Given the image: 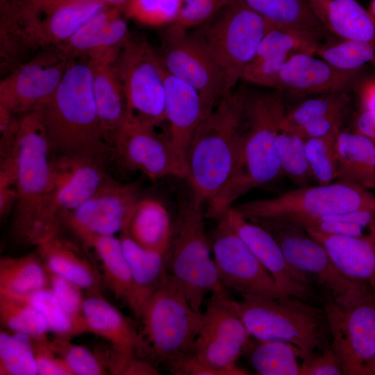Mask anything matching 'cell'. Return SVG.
<instances>
[{
  "instance_id": "cell-31",
  "label": "cell",
  "mask_w": 375,
  "mask_h": 375,
  "mask_svg": "<svg viewBox=\"0 0 375 375\" xmlns=\"http://www.w3.org/2000/svg\"><path fill=\"white\" fill-rule=\"evenodd\" d=\"M119 239L134 284L138 319L147 299L158 289L167 274V256L135 242L124 228Z\"/></svg>"
},
{
  "instance_id": "cell-43",
  "label": "cell",
  "mask_w": 375,
  "mask_h": 375,
  "mask_svg": "<svg viewBox=\"0 0 375 375\" xmlns=\"http://www.w3.org/2000/svg\"><path fill=\"white\" fill-rule=\"evenodd\" d=\"M341 128L329 134L306 140V153L314 181L326 185L337 181V137Z\"/></svg>"
},
{
  "instance_id": "cell-54",
  "label": "cell",
  "mask_w": 375,
  "mask_h": 375,
  "mask_svg": "<svg viewBox=\"0 0 375 375\" xmlns=\"http://www.w3.org/2000/svg\"><path fill=\"white\" fill-rule=\"evenodd\" d=\"M20 116L0 105V162L12 156Z\"/></svg>"
},
{
  "instance_id": "cell-4",
  "label": "cell",
  "mask_w": 375,
  "mask_h": 375,
  "mask_svg": "<svg viewBox=\"0 0 375 375\" xmlns=\"http://www.w3.org/2000/svg\"><path fill=\"white\" fill-rule=\"evenodd\" d=\"M41 111L52 154L105 158L109 147L101 128L87 58L70 62Z\"/></svg>"
},
{
  "instance_id": "cell-57",
  "label": "cell",
  "mask_w": 375,
  "mask_h": 375,
  "mask_svg": "<svg viewBox=\"0 0 375 375\" xmlns=\"http://www.w3.org/2000/svg\"><path fill=\"white\" fill-rule=\"evenodd\" d=\"M159 372L152 362L137 356L131 358L121 375H158Z\"/></svg>"
},
{
  "instance_id": "cell-21",
  "label": "cell",
  "mask_w": 375,
  "mask_h": 375,
  "mask_svg": "<svg viewBox=\"0 0 375 375\" xmlns=\"http://www.w3.org/2000/svg\"><path fill=\"white\" fill-rule=\"evenodd\" d=\"M224 215L285 294L307 301L315 297L312 278L297 272L288 263L278 243L267 229L244 217L234 207Z\"/></svg>"
},
{
  "instance_id": "cell-2",
  "label": "cell",
  "mask_w": 375,
  "mask_h": 375,
  "mask_svg": "<svg viewBox=\"0 0 375 375\" xmlns=\"http://www.w3.org/2000/svg\"><path fill=\"white\" fill-rule=\"evenodd\" d=\"M1 62L17 66L57 46L108 6L100 0H0Z\"/></svg>"
},
{
  "instance_id": "cell-6",
  "label": "cell",
  "mask_w": 375,
  "mask_h": 375,
  "mask_svg": "<svg viewBox=\"0 0 375 375\" xmlns=\"http://www.w3.org/2000/svg\"><path fill=\"white\" fill-rule=\"evenodd\" d=\"M201 318L202 312L192 308L181 287L167 273L138 318L136 356L153 364H167L190 350Z\"/></svg>"
},
{
  "instance_id": "cell-51",
  "label": "cell",
  "mask_w": 375,
  "mask_h": 375,
  "mask_svg": "<svg viewBox=\"0 0 375 375\" xmlns=\"http://www.w3.org/2000/svg\"><path fill=\"white\" fill-rule=\"evenodd\" d=\"M343 374L338 357L331 343L321 351L310 353L302 358L300 375Z\"/></svg>"
},
{
  "instance_id": "cell-44",
  "label": "cell",
  "mask_w": 375,
  "mask_h": 375,
  "mask_svg": "<svg viewBox=\"0 0 375 375\" xmlns=\"http://www.w3.org/2000/svg\"><path fill=\"white\" fill-rule=\"evenodd\" d=\"M70 338L56 336L51 340L54 350L64 360L72 375L109 374L106 360L88 348L71 343Z\"/></svg>"
},
{
  "instance_id": "cell-49",
  "label": "cell",
  "mask_w": 375,
  "mask_h": 375,
  "mask_svg": "<svg viewBox=\"0 0 375 375\" xmlns=\"http://www.w3.org/2000/svg\"><path fill=\"white\" fill-rule=\"evenodd\" d=\"M183 5L176 21L171 25L188 30L197 27L211 19L228 0H182Z\"/></svg>"
},
{
  "instance_id": "cell-50",
  "label": "cell",
  "mask_w": 375,
  "mask_h": 375,
  "mask_svg": "<svg viewBox=\"0 0 375 375\" xmlns=\"http://www.w3.org/2000/svg\"><path fill=\"white\" fill-rule=\"evenodd\" d=\"M32 340L38 375H72L47 337Z\"/></svg>"
},
{
  "instance_id": "cell-40",
  "label": "cell",
  "mask_w": 375,
  "mask_h": 375,
  "mask_svg": "<svg viewBox=\"0 0 375 375\" xmlns=\"http://www.w3.org/2000/svg\"><path fill=\"white\" fill-rule=\"evenodd\" d=\"M9 331L0 332V374H38L32 338Z\"/></svg>"
},
{
  "instance_id": "cell-8",
  "label": "cell",
  "mask_w": 375,
  "mask_h": 375,
  "mask_svg": "<svg viewBox=\"0 0 375 375\" xmlns=\"http://www.w3.org/2000/svg\"><path fill=\"white\" fill-rule=\"evenodd\" d=\"M111 177L105 158L72 154L51 157L48 188L39 208L30 245L60 233L63 219L96 192Z\"/></svg>"
},
{
  "instance_id": "cell-20",
  "label": "cell",
  "mask_w": 375,
  "mask_h": 375,
  "mask_svg": "<svg viewBox=\"0 0 375 375\" xmlns=\"http://www.w3.org/2000/svg\"><path fill=\"white\" fill-rule=\"evenodd\" d=\"M140 199L135 183L122 184L112 178L63 219L78 238L115 235L126 225Z\"/></svg>"
},
{
  "instance_id": "cell-55",
  "label": "cell",
  "mask_w": 375,
  "mask_h": 375,
  "mask_svg": "<svg viewBox=\"0 0 375 375\" xmlns=\"http://www.w3.org/2000/svg\"><path fill=\"white\" fill-rule=\"evenodd\" d=\"M345 113L332 115L312 122L292 132L304 140L326 135L337 128H341Z\"/></svg>"
},
{
  "instance_id": "cell-1",
  "label": "cell",
  "mask_w": 375,
  "mask_h": 375,
  "mask_svg": "<svg viewBox=\"0 0 375 375\" xmlns=\"http://www.w3.org/2000/svg\"><path fill=\"white\" fill-rule=\"evenodd\" d=\"M286 108L282 93L247 92L244 126L231 176L208 203V217L217 219L251 190L282 176L276 140Z\"/></svg>"
},
{
  "instance_id": "cell-37",
  "label": "cell",
  "mask_w": 375,
  "mask_h": 375,
  "mask_svg": "<svg viewBox=\"0 0 375 375\" xmlns=\"http://www.w3.org/2000/svg\"><path fill=\"white\" fill-rule=\"evenodd\" d=\"M315 56L344 71L361 70L367 63L375 67V44L367 41L333 37L322 42Z\"/></svg>"
},
{
  "instance_id": "cell-62",
  "label": "cell",
  "mask_w": 375,
  "mask_h": 375,
  "mask_svg": "<svg viewBox=\"0 0 375 375\" xmlns=\"http://www.w3.org/2000/svg\"><path fill=\"white\" fill-rule=\"evenodd\" d=\"M373 375H375V363L373 368Z\"/></svg>"
},
{
  "instance_id": "cell-39",
  "label": "cell",
  "mask_w": 375,
  "mask_h": 375,
  "mask_svg": "<svg viewBox=\"0 0 375 375\" xmlns=\"http://www.w3.org/2000/svg\"><path fill=\"white\" fill-rule=\"evenodd\" d=\"M0 322L10 331L32 338L47 337L49 325L43 315L24 300L0 294Z\"/></svg>"
},
{
  "instance_id": "cell-27",
  "label": "cell",
  "mask_w": 375,
  "mask_h": 375,
  "mask_svg": "<svg viewBox=\"0 0 375 375\" xmlns=\"http://www.w3.org/2000/svg\"><path fill=\"white\" fill-rule=\"evenodd\" d=\"M36 251L47 270L75 283L88 295L101 296V273L75 242L59 233L38 244Z\"/></svg>"
},
{
  "instance_id": "cell-23",
  "label": "cell",
  "mask_w": 375,
  "mask_h": 375,
  "mask_svg": "<svg viewBox=\"0 0 375 375\" xmlns=\"http://www.w3.org/2000/svg\"><path fill=\"white\" fill-rule=\"evenodd\" d=\"M83 310L88 332L105 339L110 344V372L121 374L129 360L136 356V328L102 296L88 295Z\"/></svg>"
},
{
  "instance_id": "cell-52",
  "label": "cell",
  "mask_w": 375,
  "mask_h": 375,
  "mask_svg": "<svg viewBox=\"0 0 375 375\" xmlns=\"http://www.w3.org/2000/svg\"><path fill=\"white\" fill-rule=\"evenodd\" d=\"M297 224L308 231L340 236H362L368 232L371 226L367 228L357 224L333 219L328 216L306 219Z\"/></svg>"
},
{
  "instance_id": "cell-16",
  "label": "cell",
  "mask_w": 375,
  "mask_h": 375,
  "mask_svg": "<svg viewBox=\"0 0 375 375\" xmlns=\"http://www.w3.org/2000/svg\"><path fill=\"white\" fill-rule=\"evenodd\" d=\"M187 31L169 25L162 36L158 55L165 70L195 89L210 112L231 91L209 52Z\"/></svg>"
},
{
  "instance_id": "cell-5",
  "label": "cell",
  "mask_w": 375,
  "mask_h": 375,
  "mask_svg": "<svg viewBox=\"0 0 375 375\" xmlns=\"http://www.w3.org/2000/svg\"><path fill=\"white\" fill-rule=\"evenodd\" d=\"M234 304L251 338L291 343L305 356L321 351L331 343L323 306L288 294L242 296L241 301L234 300Z\"/></svg>"
},
{
  "instance_id": "cell-26",
  "label": "cell",
  "mask_w": 375,
  "mask_h": 375,
  "mask_svg": "<svg viewBox=\"0 0 375 375\" xmlns=\"http://www.w3.org/2000/svg\"><path fill=\"white\" fill-rule=\"evenodd\" d=\"M120 49L87 58L92 72V91L99 123L108 147L114 133L129 119L116 67Z\"/></svg>"
},
{
  "instance_id": "cell-42",
  "label": "cell",
  "mask_w": 375,
  "mask_h": 375,
  "mask_svg": "<svg viewBox=\"0 0 375 375\" xmlns=\"http://www.w3.org/2000/svg\"><path fill=\"white\" fill-rule=\"evenodd\" d=\"M306 140L295 133L281 131L276 140L282 175L299 187L314 181L306 153Z\"/></svg>"
},
{
  "instance_id": "cell-36",
  "label": "cell",
  "mask_w": 375,
  "mask_h": 375,
  "mask_svg": "<svg viewBox=\"0 0 375 375\" xmlns=\"http://www.w3.org/2000/svg\"><path fill=\"white\" fill-rule=\"evenodd\" d=\"M251 365L260 375H300L299 359L303 351L291 343L251 338L244 350Z\"/></svg>"
},
{
  "instance_id": "cell-34",
  "label": "cell",
  "mask_w": 375,
  "mask_h": 375,
  "mask_svg": "<svg viewBox=\"0 0 375 375\" xmlns=\"http://www.w3.org/2000/svg\"><path fill=\"white\" fill-rule=\"evenodd\" d=\"M262 17L271 26L310 33L323 39L328 33L314 15L307 0H229Z\"/></svg>"
},
{
  "instance_id": "cell-56",
  "label": "cell",
  "mask_w": 375,
  "mask_h": 375,
  "mask_svg": "<svg viewBox=\"0 0 375 375\" xmlns=\"http://www.w3.org/2000/svg\"><path fill=\"white\" fill-rule=\"evenodd\" d=\"M375 144V112L360 109L353 121V130Z\"/></svg>"
},
{
  "instance_id": "cell-25",
  "label": "cell",
  "mask_w": 375,
  "mask_h": 375,
  "mask_svg": "<svg viewBox=\"0 0 375 375\" xmlns=\"http://www.w3.org/2000/svg\"><path fill=\"white\" fill-rule=\"evenodd\" d=\"M166 121L174 150L185 165L192 139L208 112L201 96L192 86L165 70Z\"/></svg>"
},
{
  "instance_id": "cell-38",
  "label": "cell",
  "mask_w": 375,
  "mask_h": 375,
  "mask_svg": "<svg viewBox=\"0 0 375 375\" xmlns=\"http://www.w3.org/2000/svg\"><path fill=\"white\" fill-rule=\"evenodd\" d=\"M349 101L346 91L322 94L305 100L286 110L281 131L294 132L312 122L335 114L346 113Z\"/></svg>"
},
{
  "instance_id": "cell-61",
  "label": "cell",
  "mask_w": 375,
  "mask_h": 375,
  "mask_svg": "<svg viewBox=\"0 0 375 375\" xmlns=\"http://www.w3.org/2000/svg\"><path fill=\"white\" fill-rule=\"evenodd\" d=\"M372 290H373V292H374V294L375 296V285L372 286Z\"/></svg>"
},
{
  "instance_id": "cell-30",
  "label": "cell",
  "mask_w": 375,
  "mask_h": 375,
  "mask_svg": "<svg viewBox=\"0 0 375 375\" xmlns=\"http://www.w3.org/2000/svg\"><path fill=\"white\" fill-rule=\"evenodd\" d=\"M80 240L86 247L94 250L101 263L103 283L135 316L137 306L133 281L119 238L115 235H86Z\"/></svg>"
},
{
  "instance_id": "cell-45",
  "label": "cell",
  "mask_w": 375,
  "mask_h": 375,
  "mask_svg": "<svg viewBox=\"0 0 375 375\" xmlns=\"http://www.w3.org/2000/svg\"><path fill=\"white\" fill-rule=\"evenodd\" d=\"M182 5V0H128L124 14L144 26H164L176 21Z\"/></svg>"
},
{
  "instance_id": "cell-60",
  "label": "cell",
  "mask_w": 375,
  "mask_h": 375,
  "mask_svg": "<svg viewBox=\"0 0 375 375\" xmlns=\"http://www.w3.org/2000/svg\"><path fill=\"white\" fill-rule=\"evenodd\" d=\"M369 12L370 15L373 17V18L375 19V0H372L371 1Z\"/></svg>"
},
{
  "instance_id": "cell-9",
  "label": "cell",
  "mask_w": 375,
  "mask_h": 375,
  "mask_svg": "<svg viewBox=\"0 0 375 375\" xmlns=\"http://www.w3.org/2000/svg\"><path fill=\"white\" fill-rule=\"evenodd\" d=\"M13 153L17 199L12 233L19 243L30 245L37 214L48 188L52 157L41 110L20 116Z\"/></svg>"
},
{
  "instance_id": "cell-35",
  "label": "cell",
  "mask_w": 375,
  "mask_h": 375,
  "mask_svg": "<svg viewBox=\"0 0 375 375\" xmlns=\"http://www.w3.org/2000/svg\"><path fill=\"white\" fill-rule=\"evenodd\" d=\"M49 288L47 269L38 252L0 259V294L14 297Z\"/></svg>"
},
{
  "instance_id": "cell-33",
  "label": "cell",
  "mask_w": 375,
  "mask_h": 375,
  "mask_svg": "<svg viewBox=\"0 0 375 375\" xmlns=\"http://www.w3.org/2000/svg\"><path fill=\"white\" fill-rule=\"evenodd\" d=\"M173 223L162 202L147 198L138 201L124 228L129 236L140 245L167 253Z\"/></svg>"
},
{
  "instance_id": "cell-58",
  "label": "cell",
  "mask_w": 375,
  "mask_h": 375,
  "mask_svg": "<svg viewBox=\"0 0 375 375\" xmlns=\"http://www.w3.org/2000/svg\"><path fill=\"white\" fill-rule=\"evenodd\" d=\"M360 109L375 112V77L359 84L358 88Z\"/></svg>"
},
{
  "instance_id": "cell-41",
  "label": "cell",
  "mask_w": 375,
  "mask_h": 375,
  "mask_svg": "<svg viewBox=\"0 0 375 375\" xmlns=\"http://www.w3.org/2000/svg\"><path fill=\"white\" fill-rule=\"evenodd\" d=\"M322 39L299 30L272 26L264 35L255 56L303 53L315 55Z\"/></svg>"
},
{
  "instance_id": "cell-59",
  "label": "cell",
  "mask_w": 375,
  "mask_h": 375,
  "mask_svg": "<svg viewBox=\"0 0 375 375\" xmlns=\"http://www.w3.org/2000/svg\"><path fill=\"white\" fill-rule=\"evenodd\" d=\"M106 5L121 9L123 12L128 2V0H100Z\"/></svg>"
},
{
  "instance_id": "cell-32",
  "label": "cell",
  "mask_w": 375,
  "mask_h": 375,
  "mask_svg": "<svg viewBox=\"0 0 375 375\" xmlns=\"http://www.w3.org/2000/svg\"><path fill=\"white\" fill-rule=\"evenodd\" d=\"M336 148L337 181L367 190L375 188V144L356 131L341 129Z\"/></svg>"
},
{
  "instance_id": "cell-11",
  "label": "cell",
  "mask_w": 375,
  "mask_h": 375,
  "mask_svg": "<svg viewBox=\"0 0 375 375\" xmlns=\"http://www.w3.org/2000/svg\"><path fill=\"white\" fill-rule=\"evenodd\" d=\"M234 208L252 222L285 219L299 223L348 211L375 210V196L364 188L335 181L299 187L274 198L251 201Z\"/></svg>"
},
{
  "instance_id": "cell-18",
  "label": "cell",
  "mask_w": 375,
  "mask_h": 375,
  "mask_svg": "<svg viewBox=\"0 0 375 375\" xmlns=\"http://www.w3.org/2000/svg\"><path fill=\"white\" fill-rule=\"evenodd\" d=\"M70 62L56 46L39 50L1 80L0 105L19 115L41 110Z\"/></svg>"
},
{
  "instance_id": "cell-10",
  "label": "cell",
  "mask_w": 375,
  "mask_h": 375,
  "mask_svg": "<svg viewBox=\"0 0 375 375\" xmlns=\"http://www.w3.org/2000/svg\"><path fill=\"white\" fill-rule=\"evenodd\" d=\"M272 26L251 9L228 0L193 34L214 59L231 91L242 81L245 69Z\"/></svg>"
},
{
  "instance_id": "cell-48",
  "label": "cell",
  "mask_w": 375,
  "mask_h": 375,
  "mask_svg": "<svg viewBox=\"0 0 375 375\" xmlns=\"http://www.w3.org/2000/svg\"><path fill=\"white\" fill-rule=\"evenodd\" d=\"M291 56H255L245 69L242 81L259 86L276 88L281 69Z\"/></svg>"
},
{
  "instance_id": "cell-29",
  "label": "cell",
  "mask_w": 375,
  "mask_h": 375,
  "mask_svg": "<svg viewBox=\"0 0 375 375\" xmlns=\"http://www.w3.org/2000/svg\"><path fill=\"white\" fill-rule=\"evenodd\" d=\"M314 15L333 37L375 44V19L357 0H307Z\"/></svg>"
},
{
  "instance_id": "cell-14",
  "label": "cell",
  "mask_w": 375,
  "mask_h": 375,
  "mask_svg": "<svg viewBox=\"0 0 375 375\" xmlns=\"http://www.w3.org/2000/svg\"><path fill=\"white\" fill-rule=\"evenodd\" d=\"M129 118L153 126L166 121L165 69L145 40L130 36L116 60Z\"/></svg>"
},
{
  "instance_id": "cell-13",
  "label": "cell",
  "mask_w": 375,
  "mask_h": 375,
  "mask_svg": "<svg viewBox=\"0 0 375 375\" xmlns=\"http://www.w3.org/2000/svg\"><path fill=\"white\" fill-rule=\"evenodd\" d=\"M210 294L206 309L202 311L198 334L185 353L220 375L249 374L236 365L251 336L236 310L234 300L228 297L226 290Z\"/></svg>"
},
{
  "instance_id": "cell-17",
  "label": "cell",
  "mask_w": 375,
  "mask_h": 375,
  "mask_svg": "<svg viewBox=\"0 0 375 375\" xmlns=\"http://www.w3.org/2000/svg\"><path fill=\"white\" fill-rule=\"evenodd\" d=\"M209 236L212 257L224 287L241 296L285 295L224 215Z\"/></svg>"
},
{
  "instance_id": "cell-3",
  "label": "cell",
  "mask_w": 375,
  "mask_h": 375,
  "mask_svg": "<svg viewBox=\"0 0 375 375\" xmlns=\"http://www.w3.org/2000/svg\"><path fill=\"white\" fill-rule=\"evenodd\" d=\"M247 91L226 94L199 126L187 157V176L198 206L208 203L224 187L233 171L244 126Z\"/></svg>"
},
{
  "instance_id": "cell-15",
  "label": "cell",
  "mask_w": 375,
  "mask_h": 375,
  "mask_svg": "<svg viewBox=\"0 0 375 375\" xmlns=\"http://www.w3.org/2000/svg\"><path fill=\"white\" fill-rule=\"evenodd\" d=\"M253 222L274 236L287 261L295 270L316 279L337 302H351L371 286L345 276L337 268L325 247L301 225L285 219Z\"/></svg>"
},
{
  "instance_id": "cell-19",
  "label": "cell",
  "mask_w": 375,
  "mask_h": 375,
  "mask_svg": "<svg viewBox=\"0 0 375 375\" xmlns=\"http://www.w3.org/2000/svg\"><path fill=\"white\" fill-rule=\"evenodd\" d=\"M122 166L140 171L152 181L165 176L186 178L187 169L168 136L156 127L129 118L109 142Z\"/></svg>"
},
{
  "instance_id": "cell-28",
  "label": "cell",
  "mask_w": 375,
  "mask_h": 375,
  "mask_svg": "<svg viewBox=\"0 0 375 375\" xmlns=\"http://www.w3.org/2000/svg\"><path fill=\"white\" fill-rule=\"evenodd\" d=\"M308 231L325 247L337 268L345 276L372 287L375 285V221L362 236Z\"/></svg>"
},
{
  "instance_id": "cell-7",
  "label": "cell",
  "mask_w": 375,
  "mask_h": 375,
  "mask_svg": "<svg viewBox=\"0 0 375 375\" xmlns=\"http://www.w3.org/2000/svg\"><path fill=\"white\" fill-rule=\"evenodd\" d=\"M201 207L192 199L181 206L173 223L167 256V272L181 287L191 306L198 312H202L208 294L226 290L211 256Z\"/></svg>"
},
{
  "instance_id": "cell-46",
  "label": "cell",
  "mask_w": 375,
  "mask_h": 375,
  "mask_svg": "<svg viewBox=\"0 0 375 375\" xmlns=\"http://www.w3.org/2000/svg\"><path fill=\"white\" fill-rule=\"evenodd\" d=\"M15 298L27 301L35 307L45 318L49 330L56 336L70 338L77 335L72 319L50 288Z\"/></svg>"
},
{
  "instance_id": "cell-22",
  "label": "cell",
  "mask_w": 375,
  "mask_h": 375,
  "mask_svg": "<svg viewBox=\"0 0 375 375\" xmlns=\"http://www.w3.org/2000/svg\"><path fill=\"white\" fill-rule=\"evenodd\" d=\"M360 71L341 70L315 55L294 53L282 67L275 90L296 97L343 92Z\"/></svg>"
},
{
  "instance_id": "cell-12",
  "label": "cell",
  "mask_w": 375,
  "mask_h": 375,
  "mask_svg": "<svg viewBox=\"0 0 375 375\" xmlns=\"http://www.w3.org/2000/svg\"><path fill=\"white\" fill-rule=\"evenodd\" d=\"M322 306L343 374L373 375L375 296L372 286L347 303L337 302L326 294Z\"/></svg>"
},
{
  "instance_id": "cell-53",
  "label": "cell",
  "mask_w": 375,
  "mask_h": 375,
  "mask_svg": "<svg viewBox=\"0 0 375 375\" xmlns=\"http://www.w3.org/2000/svg\"><path fill=\"white\" fill-rule=\"evenodd\" d=\"M16 163L14 154L0 162V217L14 209L17 202Z\"/></svg>"
},
{
  "instance_id": "cell-47",
  "label": "cell",
  "mask_w": 375,
  "mask_h": 375,
  "mask_svg": "<svg viewBox=\"0 0 375 375\" xmlns=\"http://www.w3.org/2000/svg\"><path fill=\"white\" fill-rule=\"evenodd\" d=\"M47 271L49 288L72 319L77 335L88 332L83 310L85 300L83 290L68 279Z\"/></svg>"
},
{
  "instance_id": "cell-24",
  "label": "cell",
  "mask_w": 375,
  "mask_h": 375,
  "mask_svg": "<svg viewBox=\"0 0 375 375\" xmlns=\"http://www.w3.org/2000/svg\"><path fill=\"white\" fill-rule=\"evenodd\" d=\"M126 18L121 9L108 6L56 47L71 61L120 49L130 38Z\"/></svg>"
}]
</instances>
